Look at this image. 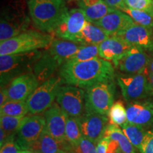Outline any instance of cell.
I'll use <instances>...</instances> for the list:
<instances>
[{"mask_svg":"<svg viewBox=\"0 0 153 153\" xmlns=\"http://www.w3.org/2000/svg\"><path fill=\"white\" fill-rule=\"evenodd\" d=\"M59 74L63 83L87 89L100 82L114 80L113 63L102 58L83 62L68 61L62 65Z\"/></svg>","mask_w":153,"mask_h":153,"instance_id":"cell-1","label":"cell"},{"mask_svg":"<svg viewBox=\"0 0 153 153\" xmlns=\"http://www.w3.org/2000/svg\"><path fill=\"white\" fill-rule=\"evenodd\" d=\"M30 16L38 30L54 31L68 11L64 0H28Z\"/></svg>","mask_w":153,"mask_h":153,"instance_id":"cell-2","label":"cell"},{"mask_svg":"<svg viewBox=\"0 0 153 153\" xmlns=\"http://www.w3.org/2000/svg\"><path fill=\"white\" fill-rule=\"evenodd\" d=\"M43 53L34 51L18 54L0 55L1 87H7L15 78L33 72L34 67Z\"/></svg>","mask_w":153,"mask_h":153,"instance_id":"cell-3","label":"cell"},{"mask_svg":"<svg viewBox=\"0 0 153 153\" xmlns=\"http://www.w3.org/2000/svg\"><path fill=\"white\" fill-rule=\"evenodd\" d=\"M53 36L36 30H26L19 35L1 42L0 55L18 54L47 48Z\"/></svg>","mask_w":153,"mask_h":153,"instance_id":"cell-4","label":"cell"},{"mask_svg":"<svg viewBox=\"0 0 153 153\" xmlns=\"http://www.w3.org/2000/svg\"><path fill=\"white\" fill-rule=\"evenodd\" d=\"M115 93L114 80L100 82L89 87L85 91L86 111L108 116L114 103Z\"/></svg>","mask_w":153,"mask_h":153,"instance_id":"cell-5","label":"cell"},{"mask_svg":"<svg viewBox=\"0 0 153 153\" xmlns=\"http://www.w3.org/2000/svg\"><path fill=\"white\" fill-rule=\"evenodd\" d=\"M63 84L60 76H52L41 83L26 101L28 113L38 115L46 111L54 104L57 92Z\"/></svg>","mask_w":153,"mask_h":153,"instance_id":"cell-6","label":"cell"},{"mask_svg":"<svg viewBox=\"0 0 153 153\" xmlns=\"http://www.w3.org/2000/svg\"><path fill=\"white\" fill-rule=\"evenodd\" d=\"M116 79L126 101L133 102L150 96L147 70L136 74H118Z\"/></svg>","mask_w":153,"mask_h":153,"instance_id":"cell-7","label":"cell"},{"mask_svg":"<svg viewBox=\"0 0 153 153\" xmlns=\"http://www.w3.org/2000/svg\"><path fill=\"white\" fill-rule=\"evenodd\" d=\"M55 100L69 116L80 118L86 111L85 91L82 88L72 85L62 86Z\"/></svg>","mask_w":153,"mask_h":153,"instance_id":"cell-8","label":"cell"},{"mask_svg":"<svg viewBox=\"0 0 153 153\" xmlns=\"http://www.w3.org/2000/svg\"><path fill=\"white\" fill-rule=\"evenodd\" d=\"M45 128V120L41 115L25 116L16 135V142L22 150H30Z\"/></svg>","mask_w":153,"mask_h":153,"instance_id":"cell-9","label":"cell"},{"mask_svg":"<svg viewBox=\"0 0 153 153\" xmlns=\"http://www.w3.org/2000/svg\"><path fill=\"white\" fill-rule=\"evenodd\" d=\"M150 57L146 51L137 46H133L128 52L113 62L114 68L120 73L136 74L147 70Z\"/></svg>","mask_w":153,"mask_h":153,"instance_id":"cell-10","label":"cell"},{"mask_svg":"<svg viewBox=\"0 0 153 153\" xmlns=\"http://www.w3.org/2000/svg\"><path fill=\"white\" fill-rule=\"evenodd\" d=\"M29 22L28 17L21 9L4 11L0 23V41H7L26 31Z\"/></svg>","mask_w":153,"mask_h":153,"instance_id":"cell-11","label":"cell"},{"mask_svg":"<svg viewBox=\"0 0 153 153\" xmlns=\"http://www.w3.org/2000/svg\"><path fill=\"white\" fill-rule=\"evenodd\" d=\"M86 22L85 15L81 9H70L67 11L53 32L57 38L74 42Z\"/></svg>","mask_w":153,"mask_h":153,"instance_id":"cell-12","label":"cell"},{"mask_svg":"<svg viewBox=\"0 0 153 153\" xmlns=\"http://www.w3.org/2000/svg\"><path fill=\"white\" fill-rule=\"evenodd\" d=\"M79 119L83 137L97 144L104 136L108 125V116L94 112L86 111Z\"/></svg>","mask_w":153,"mask_h":153,"instance_id":"cell-13","label":"cell"},{"mask_svg":"<svg viewBox=\"0 0 153 153\" xmlns=\"http://www.w3.org/2000/svg\"><path fill=\"white\" fill-rule=\"evenodd\" d=\"M116 36L131 46H137L153 53V29L133 22Z\"/></svg>","mask_w":153,"mask_h":153,"instance_id":"cell-14","label":"cell"},{"mask_svg":"<svg viewBox=\"0 0 153 153\" xmlns=\"http://www.w3.org/2000/svg\"><path fill=\"white\" fill-rule=\"evenodd\" d=\"M45 120V129L59 142L65 143V128L68 115L61 107L54 102L44 113Z\"/></svg>","mask_w":153,"mask_h":153,"instance_id":"cell-15","label":"cell"},{"mask_svg":"<svg viewBox=\"0 0 153 153\" xmlns=\"http://www.w3.org/2000/svg\"><path fill=\"white\" fill-rule=\"evenodd\" d=\"M39 84L33 72L22 74L13 79L7 87L9 98L11 100L26 101Z\"/></svg>","mask_w":153,"mask_h":153,"instance_id":"cell-16","label":"cell"},{"mask_svg":"<svg viewBox=\"0 0 153 153\" xmlns=\"http://www.w3.org/2000/svg\"><path fill=\"white\" fill-rule=\"evenodd\" d=\"M133 22V19L125 12L113 9L104 17L93 24L104 30L109 36H116Z\"/></svg>","mask_w":153,"mask_h":153,"instance_id":"cell-17","label":"cell"},{"mask_svg":"<svg viewBox=\"0 0 153 153\" xmlns=\"http://www.w3.org/2000/svg\"><path fill=\"white\" fill-rule=\"evenodd\" d=\"M129 123L146 128L153 124V103L149 101H133L126 107Z\"/></svg>","mask_w":153,"mask_h":153,"instance_id":"cell-18","label":"cell"},{"mask_svg":"<svg viewBox=\"0 0 153 153\" xmlns=\"http://www.w3.org/2000/svg\"><path fill=\"white\" fill-rule=\"evenodd\" d=\"M82 46V45L75 42L53 38L50 45L47 48V51L62 67V65L71 59Z\"/></svg>","mask_w":153,"mask_h":153,"instance_id":"cell-19","label":"cell"},{"mask_svg":"<svg viewBox=\"0 0 153 153\" xmlns=\"http://www.w3.org/2000/svg\"><path fill=\"white\" fill-rule=\"evenodd\" d=\"M99 57L108 61L117 60L132 47L117 36H110L99 45Z\"/></svg>","mask_w":153,"mask_h":153,"instance_id":"cell-20","label":"cell"},{"mask_svg":"<svg viewBox=\"0 0 153 153\" xmlns=\"http://www.w3.org/2000/svg\"><path fill=\"white\" fill-rule=\"evenodd\" d=\"M109 36L100 27L87 21L79 33L74 38V42L82 45H99Z\"/></svg>","mask_w":153,"mask_h":153,"instance_id":"cell-21","label":"cell"},{"mask_svg":"<svg viewBox=\"0 0 153 153\" xmlns=\"http://www.w3.org/2000/svg\"><path fill=\"white\" fill-rule=\"evenodd\" d=\"M60 65L46 50V51L43 53L41 58L36 62L34 67L33 74L37 77L40 83H43L53 76V74L57 70H60Z\"/></svg>","mask_w":153,"mask_h":153,"instance_id":"cell-22","label":"cell"},{"mask_svg":"<svg viewBox=\"0 0 153 153\" xmlns=\"http://www.w3.org/2000/svg\"><path fill=\"white\" fill-rule=\"evenodd\" d=\"M62 150H68L66 142H59L45 129L30 148V150L38 153H58Z\"/></svg>","mask_w":153,"mask_h":153,"instance_id":"cell-23","label":"cell"},{"mask_svg":"<svg viewBox=\"0 0 153 153\" xmlns=\"http://www.w3.org/2000/svg\"><path fill=\"white\" fill-rule=\"evenodd\" d=\"M104 135L116 140L119 145L122 153H137L136 149L131 144L119 126L108 124Z\"/></svg>","mask_w":153,"mask_h":153,"instance_id":"cell-24","label":"cell"},{"mask_svg":"<svg viewBox=\"0 0 153 153\" xmlns=\"http://www.w3.org/2000/svg\"><path fill=\"white\" fill-rule=\"evenodd\" d=\"M121 129L125 133L126 137L128 138L131 144L137 150L140 152L147 132L145 128L127 122L121 126Z\"/></svg>","mask_w":153,"mask_h":153,"instance_id":"cell-25","label":"cell"},{"mask_svg":"<svg viewBox=\"0 0 153 153\" xmlns=\"http://www.w3.org/2000/svg\"><path fill=\"white\" fill-rule=\"evenodd\" d=\"M82 137L79 118L68 116L65 128V142L68 145V151L78 144Z\"/></svg>","mask_w":153,"mask_h":153,"instance_id":"cell-26","label":"cell"},{"mask_svg":"<svg viewBox=\"0 0 153 153\" xmlns=\"http://www.w3.org/2000/svg\"><path fill=\"white\" fill-rule=\"evenodd\" d=\"M81 9L85 14L87 21L95 23L108 14L113 9L108 7L104 0H101L94 5Z\"/></svg>","mask_w":153,"mask_h":153,"instance_id":"cell-27","label":"cell"},{"mask_svg":"<svg viewBox=\"0 0 153 153\" xmlns=\"http://www.w3.org/2000/svg\"><path fill=\"white\" fill-rule=\"evenodd\" d=\"M119 10L123 11L127 14L133 22L136 24L145 26V27L153 29V15L145 11L137 10L129 8V7L123 6L118 9Z\"/></svg>","mask_w":153,"mask_h":153,"instance_id":"cell-28","label":"cell"},{"mask_svg":"<svg viewBox=\"0 0 153 153\" xmlns=\"http://www.w3.org/2000/svg\"><path fill=\"white\" fill-rule=\"evenodd\" d=\"M28 113L26 101L9 100L4 105L0 107V116H26Z\"/></svg>","mask_w":153,"mask_h":153,"instance_id":"cell-29","label":"cell"},{"mask_svg":"<svg viewBox=\"0 0 153 153\" xmlns=\"http://www.w3.org/2000/svg\"><path fill=\"white\" fill-rule=\"evenodd\" d=\"M108 117L109 118L111 123L120 127L127 123L126 108L121 101H118L114 103L108 112Z\"/></svg>","mask_w":153,"mask_h":153,"instance_id":"cell-30","label":"cell"},{"mask_svg":"<svg viewBox=\"0 0 153 153\" xmlns=\"http://www.w3.org/2000/svg\"><path fill=\"white\" fill-rule=\"evenodd\" d=\"M99 57V45H82L79 51L71 57L72 62H83L98 58Z\"/></svg>","mask_w":153,"mask_h":153,"instance_id":"cell-31","label":"cell"},{"mask_svg":"<svg viewBox=\"0 0 153 153\" xmlns=\"http://www.w3.org/2000/svg\"><path fill=\"white\" fill-rule=\"evenodd\" d=\"M25 116H0L1 128L7 133L8 137L16 134L19 127L22 125Z\"/></svg>","mask_w":153,"mask_h":153,"instance_id":"cell-32","label":"cell"},{"mask_svg":"<svg viewBox=\"0 0 153 153\" xmlns=\"http://www.w3.org/2000/svg\"><path fill=\"white\" fill-rule=\"evenodd\" d=\"M97 153H122L118 143L105 135L97 144Z\"/></svg>","mask_w":153,"mask_h":153,"instance_id":"cell-33","label":"cell"},{"mask_svg":"<svg viewBox=\"0 0 153 153\" xmlns=\"http://www.w3.org/2000/svg\"><path fill=\"white\" fill-rule=\"evenodd\" d=\"M70 153H97V144L83 137L78 144L69 150Z\"/></svg>","mask_w":153,"mask_h":153,"instance_id":"cell-34","label":"cell"},{"mask_svg":"<svg viewBox=\"0 0 153 153\" xmlns=\"http://www.w3.org/2000/svg\"><path fill=\"white\" fill-rule=\"evenodd\" d=\"M125 5L129 8L145 11L153 15V0H125Z\"/></svg>","mask_w":153,"mask_h":153,"instance_id":"cell-35","label":"cell"},{"mask_svg":"<svg viewBox=\"0 0 153 153\" xmlns=\"http://www.w3.org/2000/svg\"><path fill=\"white\" fill-rule=\"evenodd\" d=\"M16 135H11L0 148V153H20L22 149L16 142Z\"/></svg>","mask_w":153,"mask_h":153,"instance_id":"cell-36","label":"cell"},{"mask_svg":"<svg viewBox=\"0 0 153 153\" xmlns=\"http://www.w3.org/2000/svg\"><path fill=\"white\" fill-rule=\"evenodd\" d=\"M140 153H153V129L147 131Z\"/></svg>","mask_w":153,"mask_h":153,"instance_id":"cell-37","label":"cell"},{"mask_svg":"<svg viewBox=\"0 0 153 153\" xmlns=\"http://www.w3.org/2000/svg\"><path fill=\"white\" fill-rule=\"evenodd\" d=\"M9 100H11V99L9 98L8 91H7V87H1V91H0V107L4 105Z\"/></svg>","mask_w":153,"mask_h":153,"instance_id":"cell-38","label":"cell"},{"mask_svg":"<svg viewBox=\"0 0 153 153\" xmlns=\"http://www.w3.org/2000/svg\"><path fill=\"white\" fill-rule=\"evenodd\" d=\"M106 4L112 9H118L125 5V0H104Z\"/></svg>","mask_w":153,"mask_h":153,"instance_id":"cell-39","label":"cell"},{"mask_svg":"<svg viewBox=\"0 0 153 153\" xmlns=\"http://www.w3.org/2000/svg\"><path fill=\"white\" fill-rule=\"evenodd\" d=\"M100 1L101 0H78V6L79 8L83 9L94 5Z\"/></svg>","mask_w":153,"mask_h":153,"instance_id":"cell-40","label":"cell"},{"mask_svg":"<svg viewBox=\"0 0 153 153\" xmlns=\"http://www.w3.org/2000/svg\"><path fill=\"white\" fill-rule=\"evenodd\" d=\"M0 133H1V135H0V147L4 145V143L6 141H7V140L8 139V135H7V134L6 132L4 131V129H2L1 128H0Z\"/></svg>","mask_w":153,"mask_h":153,"instance_id":"cell-41","label":"cell"},{"mask_svg":"<svg viewBox=\"0 0 153 153\" xmlns=\"http://www.w3.org/2000/svg\"><path fill=\"white\" fill-rule=\"evenodd\" d=\"M149 85H150V96L153 98V74L148 72Z\"/></svg>","mask_w":153,"mask_h":153,"instance_id":"cell-42","label":"cell"},{"mask_svg":"<svg viewBox=\"0 0 153 153\" xmlns=\"http://www.w3.org/2000/svg\"><path fill=\"white\" fill-rule=\"evenodd\" d=\"M147 71H148V72H149V73L153 74V57H150V58L148 68H147Z\"/></svg>","mask_w":153,"mask_h":153,"instance_id":"cell-43","label":"cell"},{"mask_svg":"<svg viewBox=\"0 0 153 153\" xmlns=\"http://www.w3.org/2000/svg\"><path fill=\"white\" fill-rule=\"evenodd\" d=\"M20 153H31V150H22Z\"/></svg>","mask_w":153,"mask_h":153,"instance_id":"cell-44","label":"cell"},{"mask_svg":"<svg viewBox=\"0 0 153 153\" xmlns=\"http://www.w3.org/2000/svg\"><path fill=\"white\" fill-rule=\"evenodd\" d=\"M58 153H70L69 151H66V150H60V152H59Z\"/></svg>","mask_w":153,"mask_h":153,"instance_id":"cell-45","label":"cell"},{"mask_svg":"<svg viewBox=\"0 0 153 153\" xmlns=\"http://www.w3.org/2000/svg\"><path fill=\"white\" fill-rule=\"evenodd\" d=\"M31 153H38V152H34V151H32V150H31Z\"/></svg>","mask_w":153,"mask_h":153,"instance_id":"cell-46","label":"cell"},{"mask_svg":"<svg viewBox=\"0 0 153 153\" xmlns=\"http://www.w3.org/2000/svg\"><path fill=\"white\" fill-rule=\"evenodd\" d=\"M68 1H72V0H68ZM77 1H78V0H77Z\"/></svg>","mask_w":153,"mask_h":153,"instance_id":"cell-47","label":"cell"}]
</instances>
